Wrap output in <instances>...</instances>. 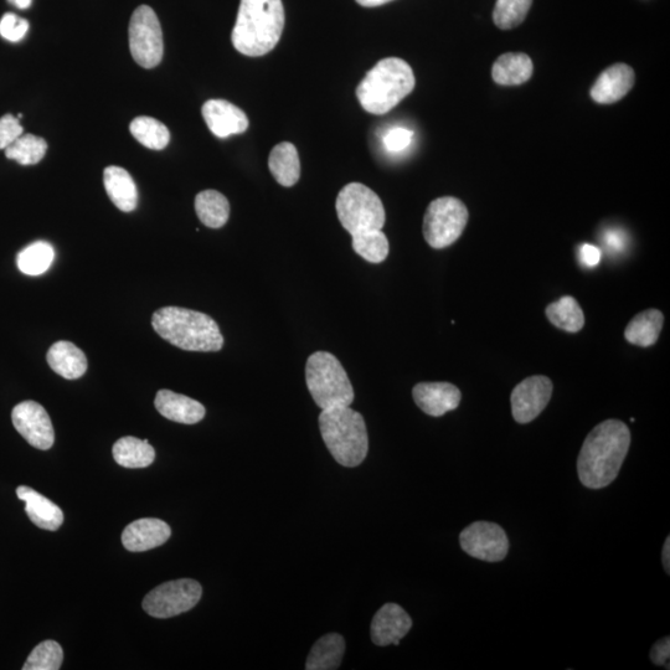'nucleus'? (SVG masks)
<instances>
[{
  "mask_svg": "<svg viewBox=\"0 0 670 670\" xmlns=\"http://www.w3.org/2000/svg\"><path fill=\"white\" fill-rule=\"evenodd\" d=\"M54 259L53 246L45 241H36L20 252L17 257V265L24 275L39 276L49 270Z\"/></svg>",
  "mask_w": 670,
  "mask_h": 670,
  "instance_id": "31",
  "label": "nucleus"
},
{
  "mask_svg": "<svg viewBox=\"0 0 670 670\" xmlns=\"http://www.w3.org/2000/svg\"><path fill=\"white\" fill-rule=\"evenodd\" d=\"M64 661V652L55 641L41 642L25 662L24 670H58Z\"/></svg>",
  "mask_w": 670,
  "mask_h": 670,
  "instance_id": "35",
  "label": "nucleus"
},
{
  "mask_svg": "<svg viewBox=\"0 0 670 670\" xmlns=\"http://www.w3.org/2000/svg\"><path fill=\"white\" fill-rule=\"evenodd\" d=\"M546 316L555 327L570 333L581 331L585 324L584 312L575 298L570 296L549 304V307L546 308Z\"/></svg>",
  "mask_w": 670,
  "mask_h": 670,
  "instance_id": "29",
  "label": "nucleus"
},
{
  "mask_svg": "<svg viewBox=\"0 0 670 670\" xmlns=\"http://www.w3.org/2000/svg\"><path fill=\"white\" fill-rule=\"evenodd\" d=\"M607 244L613 247V249H621L623 247V239L620 235L613 233L607 235Z\"/></svg>",
  "mask_w": 670,
  "mask_h": 670,
  "instance_id": "42",
  "label": "nucleus"
},
{
  "mask_svg": "<svg viewBox=\"0 0 670 670\" xmlns=\"http://www.w3.org/2000/svg\"><path fill=\"white\" fill-rule=\"evenodd\" d=\"M412 137H414V133L406 130V128H394L384 137L385 148L393 153L404 151L410 146Z\"/></svg>",
  "mask_w": 670,
  "mask_h": 670,
  "instance_id": "38",
  "label": "nucleus"
},
{
  "mask_svg": "<svg viewBox=\"0 0 670 670\" xmlns=\"http://www.w3.org/2000/svg\"><path fill=\"white\" fill-rule=\"evenodd\" d=\"M414 71L405 60H380L360 82L357 97L360 105L371 115H385L414 91Z\"/></svg>",
  "mask_w": 670,
  "mask_h": 670,
  "instance_id": "4",
  "label": "nucleus"
},
{
  "mask_svg": "<svg viewBox=\"0 0 670 670\" xmlns=\"http://www.w3.org/2000/svg\"><path fill=\"white\" fill-rule=\"evenodd\" d=\"M203 117L209 130L219 138L241 134L249 128V118L233 103L225 100H209L204 103Z\"/></svg>",
  "mask_w": 670,
  "mask_h": 670,
  "instance_id": "15",
  "label": "nucleus"
},
{
  "mask_svg": "<svg viewBox=\"0 0 670 670\" xmlns=\"http://www.w3.org/2000/svg\"><path fill=\"white\" fill-rule=\"evenodd\" d=\"M533 0H497L493 20L499 29L510 30L519 27L527 18Z\"/></svg>",
  "mask_w": 670,
  "mask_h": 670,
  "instance_id": "34",
  "label": "nucleus"
},
{
  "mask_svg": "<svg viewBox=\"0 0 670 670\" xmlns=\"http://www.w3.org/2000/svg\"><path fill=\"white\" fill-rule=\"evenodd\" d=\"M580 260L582 264L587 267H595L600 264L601 250L594 245H582L580 252Z\"/></svg>",
  "mask_w": 670,
  "mask_h": 670,
  "instance_id": "40",
  "label": "nucleus"
},
{
  "mask_svg": "<svg viewBox=\"0 0 670 670\" xmlns=\"http://www.w3.org/2000/svg\"><path fill=\"white\" fill-rule=\"evenodd\" d=\"M353 250L370 264H381L388 259L390 246L383 230L352 235Z\"/></svg>",
  "mask_w": 670,
  "mask_h": 670,
  "instance_id": "33",
  "label": "nucleus"
},
{
  "mask_svg": "<svg viewBox=\"0 0 670 670\" xmlns=\"http://www.w3.org/2000/svg\"><path fill=\"white\" fill-rule=\"evenodd\" d=\"M553 383L546 376L535 375L515 386L512 398L514 420L529 424L544 411L553 395Z\"/></svg>",
  "mask_w": 670,
  "mask_h": 670,
  "instance_id": "13",
  "label": "nucleus"
},
{
  "mask_svg": "<svg viewBox=\"0 0 670 670\" xmlns=\"http://www.w3.org/2000/svg\"><path fill=\"white\" fill-rule=\"evenodd\" d=\"M159 414L178 424L195 425L204 419L206 410L199 401L188 396L173 393L170 390H159L154 401Z\"/></svg>",
  "mask_w": 670,
  "mask_h": 670,
  "instance_id": "19",
  "label": "nucleus"
},
{
  "mask_svg": "<svg viewBox=\"0 0 670 670\" xmlns=\"http://www.w3.org/2000/svg\"><path fill=\"white\" fill-rule=\"evenodd\" d=\"M670 657V638H662L654 644L651 651V659L657 666H666Z\"/></svg>",
  "mask_w": 670,
  "mask_h": 670,
  "instance_id": "39",
  "label": "nucleus"
},
{
  "mask_svg": "<svg viewBox=\"0 0 670 670\" xmlns=\"http://www.w3.org/2000/svg\"><path fill=\"white\" fill-rule=\"evenodd\" d=\"M412 396L416 405L426 415L441 417L460 406L461 391L450 383H420L415 385Z\"/></svg>",
  "mask_w": 670,
  "mask_h": 670,
  "instance_id": "16",
  "label": "nucleus"
},
{
  "mask_svg": "<svg viewBox=\"0 0 670 670\" xmlns=\"http://www.w3.org/2000/svg\"><path fill=\"white\" fill-rule=\"evenodd\" d=\"M152 326L164 340L187 352H219L224 337L218 323L208 314L182 307L158 309Z\"/></svg>",
  "mask_w": 670,
  "mask_h": 670,
  "instance_id": "3",
  "label": "nucleus"
},
{
  "mask_svg": "<svg viewBox=\"0 0 670 670\" xmlns=\"http://www.w3.org/2000/svg\"><path fill=\"white\" fill-rule=\"evenodd\" d=\"M631 446V432L625 422L603 421L582 445L577 472L586 488L601 489L615 481Z\"/></svg>",
  "mask_w": 670,
  "mask_h": 670,
  "instance_id": "1",
  "label": "nucleus"
},
{
  "mask_svg": "<svg viewBox=\"0 0 670 670\" xmlns=\"http://www.w3.org/2000/svg\"><path fill=\"white\" fill-rule=\"evenodd\" d=\"M130 131L142 146L154 151H162L170 141L168 128L156 118L146 116L134 118Z\"/></svg>",
  "mask_w": 670,
  "mask_h": 670,
  "instance_id": "30",
  "label": "nucleus"
},
{
  "mask_svg": "<svg viewBox=\"0 0 670 670\" xmlns=\"http://www.w3.org/2000/svg\"><path fill=\"white\" fill-rule=\"evenodd\" d=\"M355 2L365 8H374L380 7V5H384L386 3L393 2V0H355Z\"/></svg>",
  "mask_w": 670,
  "mask_h": 670,
  "instance_id": "43",
  "label": "nucleus"
},
{
  "mask_svg": "<svg viewBox=\"0 0 670 670\" xmlns=\"http://www.w3.org/2000/svg\"><path fill=\"white\" fill-rule=\"evenodd\" d=\"M636 75L631 66L616 64L603 71L591 89V97L601 105L620 101L635 85Z\"/></svg>",
  "mask_w": 670,
  "mask_h": 670,
  "instance_id": "18",
  "label": "nucleus"
},
{
  "mask_svg": "<svg viewBox=\"0 0 670 670\" xmlns=\"http://www.w3.org/2000/svg\"><path fill=\"white\" fill-rule=\"evenodd\" d=\"M345 652L344 638L338 633H329L314 644L306 663L307 670L338 669Z\"/></svg>",
  "mask_w": 670,
  "mask_h": 670,
  "instance_id": "25",
  "label": "nucleus"
},
{
  "mask_svg": "<svg viewBox=\"0 0 670 670\" xmlns=\"http://www.w3.org/2000/svg\"><path fill=\"white\" fill-rule=\"evenodd\" d=\"M268 168L272 177L282 187L291 188L301 177V162L297 148L290 142L277 144L268 158Z\"/></svg>",
  "mask_w": 670,
  "mask_h": 670,
  "instance_id": "23",
  "label": "nucleus"
},
{
  "mask_svg": "<svg viewBox=\"0 0 670 670\" xmlns=\"http://www.w3.org/2000/svg\"><path fill=\"white\" fill-rule=\"evenodd\" d=\"M132 58L144 69L161 64L164 53L163 32L157 14L148 5H141L132 14L130 30Z\"/></svg>",
  "mask_w": 670,
  "mask_h": 670,
  "instance_id": "9",
  "label": "nucleus"
},
{
  "mask_svg": "<svg viewBox=\"0 0 670 670\" xmlns=\"http://www.w3.org/2000/svg\"><path fill=\"white\" fill-rule=\"evenodd\" d=\"M195 211L205 226L210 229H220L229 220V200L216 190H204L195 198Z\"/></svg>",
  "mask_w": 670,
  "mask_h": 670,
  "instance_id": "28",
  "label": "nucleus"
},
{
  "mask_svg": "<svg viewBox=\"0 0 670 670\" xmlns=\"http://www.w3.org/2000/svg\"><path fill=\"white\" fill-rule=\"evenodd\" d=\"M282 0H241L231 41L242 55L257 58L271 53L285 28Z\"/></svg>",
  "mask_w": 670,
  "mask_h": 670,
  "instance_id": "2",
  "label": "nucleus"
},
{
  "mask_svg": "<svg viewBox=\"0 0 670 670\" xmlns=\"http://www.w3.org/2000/svg\"><path fill=\"white\" fill-rule=\"evenodd\" d=\"M22 134L24 130L18 117L5 115L0 118V149H7Z\"/></svg>",
  "mask_w": 670,
  "mask_h": 670,
  "instance_id": "37",
  "label": "nucleus"
},
{
  "mask_svg": "<svg viewBox=\"0 0 670 670\" xmlns=\"http://www.w3.org/2000/svg\"><path fill=\"white\" fill-rule=\"evenodd\" d=\"M338 219L350 235L383 230L386 214L383 201L364 184L350 183L335 201Z\"/></svg>",
  "mask_w": 670,
  "mask_h": 670,
  "instance_id": "7",
  "label": "nucleus"
},
{
  "mask_svg": "<svg viewBox=\"0 0 670 670\" xmlns=\"http://www.w3.org/2000/svg\"><path fill=\"white\" fill-rule=\"evenodd\" d=\"M17 496L25 503V512L36 527L55 532L63 525V510L43 494L34 491L33 488L20 486L17 489Z\"/></svg>",
  "mask_w": 670,
  "mask_h": 670,
  "instance_id": "20",
  "label": "nucleus"
},
{
  "mask_svg": "<svg viewBox=\"0 0 670 670\" xmlns=\"http://www.w3.org/2000/svg\"><path fill=\"white\" fill-rule=\"evenodd\" d=\"M319 430L334 460L344 467L362 465L369 451L364 417L349 406L322 410Z\"/></svg>",
  "mask_w": 670,
  "mask_h": 670,
  "instance_id": "5",
  "label": "nucleus"
},
{
  "mask_svg": "<svg viewBox=\"0 0 670 670\" xmlns=\"http://www.w3.org/2000/svg\"><path fill=\"white\" fill-rule=\"evenodd\" d=\"M172 535L169 525L161 519L136 520L123 530L122 544L132 553H142L167 543Z\"/></svg>",
  "mask_w": 670,
  "mask_h": 670,
  "instance_id": "17",
  "label": "nucleus"
},
{
  "mask_svg": "<svg viewBox=\"0 0 670 670\" xmlns=\"http://www.w3.org/2000/svg\"><path fill=\"white\" fill-rule=\"evenodd\" d=\"M48 151V143L45 139L36 137L34 134H22L5 149V157L22 164V166H34L45 157Z\"/></svg>",
  "mask_w": 670,
  "mask_h": 670,
  "instance_id": "32",
  "label": "nucleus"
},
{
  "mask_svg": "<svg viewBox=\"0 0 670 670\" xmlns=\"http://www.w3.org/2000/svg\"><path fill=\"white\" fill-rule=\"evenodd\" d=\"M306 383L313 401L322 410L353 404L354 389L347 371L331 353L317 352L308 358Z\"/></svg>",
  "mask_w": 670,
  "mask_h": 670,
  "instance_id": "6",
  "label": "nucleus"
},
{
  "mask_svg": "<svg viewBox=\"0 0 670 670\" xmlns=\"http://www.w3.org/2000/svg\"><path fill=\"white\" fill-rule=\"evenodd\" d=\"M203 587L198 581L180 579L166 582L144 597L143 608L149 616L170 618L182 615L198 605Z\"/></svg>",
  "mask_w": 670,
  "mask_h": 670,
  "instance_id": "10",
  "label": "nucleus"
},
{
  "mask_svg": "<svg viewBox=\"0 0 670 670\" xmlns=\"http://www.w3.org/2000/svg\"><path fill=\"white\" fill-rule=\"evenodd\" d=\"M461 548L474 559L499 563L505 559L509 550L507 533L498 524L476 522L467 527L460 535Z\"/></svg>",
  "mask_w": 670,
  "mask_h": 670,
  "instance_id": "11",
  "label": "nucleus"
},
{
  "mask_svg": "<svg viewBox=\"0 0 670 670\" xmlns=\"http://www.w3.org/2000/svg\"><path fill=\"white\" fill-rule=\"evenodd\" d=\"M468 223L467 206L453 197L438 198L429 205L424 218V236L432 249L455 244Z\"/></svg>",
  "mask_w": 670,
  "mask_h": 670,
  "instance_id": "8",
  "label": "nucleus"
},
{
  "mask_svg": "<svg viewBox=\"0 0 670 670\" xmlns=\"http://www.w3.org/2000/svg\"><path fill=\"white\" fill-rule=\"evenodd\" d=\"M412 620L407 612L396 603H386L380 608L371 622V641L376 646L390 644L399 646L400 641L411 630Z\"/></svg>",
  "mask_w": 670,
  "mask_h": 670,
  "instance_id": "14",
  "label": "nucleus"
},
{
  "mask_svg": "<svg viewBox=\"0 0 670 670\" xmlns=\"http://www.w3.org/2000/svg\"><path fill=\"white\" fill-rule=\"evenodd\" d=\"M29 30L28 20L19 18L18 15L7 13L0 20V35L10 43H19L25 38Z\"/></svg>",
  "mask_w": 670,
  "mask_h": 670,
  "instance_id": "36",
  "label": "nucleus"
},
{
  "mask_svg": "<svg viewBox=\"0 0 670 670\" xmlns=\"http://www.w3.org/2000/svg\"><path fill=\"white\" fill-rule=\"evenodd\" d=\"M663 323L664 316L661 311L648 309V311L637 314L628 323L625 338L631 344L638 345V347H651V345L656 344L659 334L662 332Z\"/></svg>",
  "mask_w": 670,
  "mask_h": 670,
  "instance_id": "27",
  "label": "nucleus"
},
{
  "mask_svg": "<svg viewBox=\"0 0 670 670\" xmlns=\"http://www.w3.org/2000/svg\"><path fill=\"white\" fill-rule=\"evenodd\" d=\"M8 2L18 9H28L32 5L33 0H8Z\"/></svg>",
  "mask_w": 670,
  "mask_h": 670,
  "instance_id": "44",
  "label": "nucleus"
},
{
  "mask_svg": "<svg viewBox=\"0 0 670 670\" xmlns=\"http://www.w3.org/2000/svg\"><path fill=\"white\" fill-rule=\"evenodd\" d=\"M113 457L118 465L125 468H146L156 460V451L148 440L127 436L113 445Z\"/></svg>",
  "mask_w": 670,
  "mask_h": 670,
  "instance_id": "26",
  "label": "nucleus"
},
{
  "mask_svg": "<svg viewBox=\"0 0 670 670\" xmlns=\"http://www.w3.org/2000/svg\"><path fill=\"white\" fill-rule=\"evenodd\" d=\"M46 360L56 374L67 380L79 379L87 371L85 353L75 344L65 340L51 345Z\"/></svg>",
  "mask_w": 670,
  "mask_h": 670,
  "instance_id": "22",
  "label": "nucleus"
},
{
  "mask_svg": "<svg viewBox=\"0 0 670 670\" xmlns=\"http://www.w3.org/2000/svg\"><path fill=\"white\" fill-rule=\"evenodd\" d=\"M15 430L30 446L38 450H50L55 442L53 422L43 406L35 401L20 402L12 412Z\"/></svg>",
  "mask_w": 670,
  "mask_h": 670,
  "instance_id": "12",
  "label": "nucleus"
},
{
  "mask_svg": "<svg viewBox=\"0 0 670 670\" xmlns=\"http://www.w3.org/2000/svg\"><path fill=\"white\" fill-rule=\"evenodd\" d=\"M663 565L667 574L670 572V538H667L663 548Z\"/></svg>",
  "mask_w": 670,
  "mask_h": 670,
  "instance_id": "41",
  "label": "nucleus"
},
{
  "mask_svg": "<svg viewBox=\"0 0 670 670\" xmlns=\"http://www.w3.org/2000/svg\"><path fill=\"white\" fill-rule=\"evenodd\" d=\"M534 65L525 54H504L493 65V80L502 86H517L532 77Z\"/></svg>",
  "mask_w": 670,
  "mask_h": 670,
  "instance_id": "24",
  "label": "nucleus"
},
{
  "mask_svg": "<svg viewBox=\"0 0 670 670\" xmlns=\"http://www.w3.org/2000/svg\"><path fill=\"white\" fill-rule=\"evenodd\" d=\"M103 183L113 204L125 213L136 210L138 192L131 174L121 167H108L103 172Z\"/></svg>",
  "mask_w": 670,
  "mask_h": 670,
  "instance_id": "21",
  "label": "nucleus"
}]
</instances>
